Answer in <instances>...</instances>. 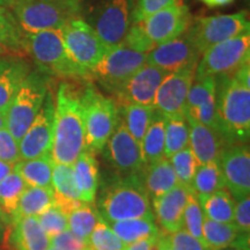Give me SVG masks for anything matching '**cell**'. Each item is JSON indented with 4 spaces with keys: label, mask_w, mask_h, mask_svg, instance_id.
Here are the masks:
<instances>
[{
    "label": "cell",
    "mask_w": 250,
    "mask_h": 250,
    "mask_svg": "<svg viewBox=\"0 0 250 250\" xmlns=\"http://www.w3.org/2000/svg\"><path fill=\"white\" fill-rule=\"evenodd\" d=\"M85 89L62 83L55 100L51 155L54 164L73 165L85 151Z\"/></svg>",
    "instance_id": "6da1fadb"
},
{
    "label": "cell",
    "mask_w": 250,
    "mask_h": 250,
    "mask_svg": "<svg viewBox=\"0 0 250 250\" xmlns=\"http://www.w3.org/2000/svg\"><path fill=\"white\" fill-rule=\"evenodd\" d=\"M214 78L219 133L232 145L246 144L250 136V87L234 74Z\"/></svg>",
    "instance_id": "7a4b0ae2"
},
{
    "label": "cell",
    "mask_w": 250,
    "mask_h": 250,
    "mask_svg": "<svg viewBox=\"0 0 250 250\" xmlns=\"http://www.w3.org/2000/svg\"><path fill=\"white\" fill-rule=\"evenodd\" d=\"M100 215L105 223L154 217L151 199L140 179L120 180L103 193L99 203Z\"/></svg>",
    "instance_id": "3957f363"
},
{
    "label": "cell",
    "mask_w": 250,
    "mask_h": 250,
    "mask_svg": "<svg viewBox=\"0 0 250 250\" xmlns=\"http://www.w3.org/2000/svg\"><path fill=\"white\" fill-rule=\"evenodd\" d=\"M24 49L39 71L46 76L80 78L81 72L68 57L62 29H50L24 36Z\"/></svg>",
    "instance_id": "277c9868"
},
{
    "label": "cell",
    "mask_w": 250,
    "mask_h": 250,
    "mask_svg": "<svg viewBox=\"0 0 250 250\" xmlns=\"http://www.w3.org/2000/svg\"><path fill=\"white\" fill-rule=\"evenodd\" d=\"M48 92L49 76L35 71L30 72L15 94L6 111V129L18 142L35 120Z\"/></svg>",
    "instance_id": "5b68a950"
},
{
    "label": "cell",
    "mask_w": 250,
    "mask_h": 250,
    "mask_svg": "<svg viewBox=\"0 0 250 250\" xmlns=\"http://www.w3.org/2000/svg\"><path fill=\"white\" fill-rule=\"evenodd\" d=\"M85 101V149L98 154L104 151L109 138L116 129L120 116L114 99L87 86Z\"/></svg>",
    "instance_id": "8992f818"
},
{
    "label": "cell",
    "mask_w": 250,
    "mask_h": 250,
    "mask_svg": "<svg viewBox=\"0 0 250 250\" xmlns=\"http://www.w3.org/2000/svg\"><path fill=\"white\" fill-rule=\"evenodd\" d=\"M79 9L58 0H19L13 7L15 21L27 35L62 29L68 21L76 19Z\"/></svg>",
    "instance_id": "52a82bcc"
},
{
    "label": "cell",
    "mask_w": 250,
    "mask_h": 250,
    "mask_svg": "<svg viewBox=\"0 0 250 250\" xmlns=\"http://www.w3.org/2000/svg\"><path fill=\"white\" fill-rule=\"evenodd\" d=\"M250 58V34H242L215 44L202 54L197 62L195 80L205 77L234 74Z\"/></svg>",
    "instance_id": "ba28073f"
},
{
    "label": "cell",
    "mask_w": 250,
    "mask_h": 250,
    "mask_svg": "<svg viewBox=\"0 0 250 250\" xmlns=\"http://www.w3.org/2000/svg\"><path fill=\"white\" fill-rule=\"evenodd\" d=\"M62 29L68 57L83 77H87L108 48L92 26L80 19H72Z\"/></svg>",
    "instance_id": "9c48e42d"
},
{
    "label": "cell",
    "mask_w": 250,
    "mask_h": 250,
    "mask_svg": "<svg viewBox=\"0 0 250 250\" xmlns=\"http://www.w3.org/2000/svg\"><path fill=\"white\" fill-rule=\"evenodd\" d=\"M147 54L123 44L109 48L88 76L109 92L116 93L131 77L146 64Z\"/></svg>",
    "instance_id": "30bf717a"
},
{
    "label": "cell",
    "mask_w": 250,
    "mask_h": 250,
    "mask_svg": "<svg viewBox=\"0 0 250 250\" xmlns=\"http://www.w3.org/2000/svg\"><path fill=\"white\" fill-rule=\"evenodd\" d=\"M246 12L199 18L188 28L187 34L203 54L205 50L233 37L250 31Z\"/></svg>",
    "instance_id": "8fae6325"
},
{
    "label": "cell",
    "mask_w": 250,
    "mask_h": 250,
    "mask_svg": "<svg viewBox=\"0 0 250 250\" xmlns=\"http://www.w3.org/2000/svg\"><path fill=\"white\" fill-rule=\"evenodd\" d=\"M133 0H103L89 24L107 48L123 42L132 24Z\"/></svg>",
    "instance_id": "7c38bea8"
},
{
    "label": "cell",
    "mask_w": 250,
    "mask_h": 250,
    "mask_svg": "<svg viewBox=\"0 0 250 250\" xmlns=\"http://www.w3.org/2000/svg\"><path fill=\"white\" fill-rule=\"evenodd\" d=\"M104 148L109 161L117 170L121 180L140 179L146 167L142 147L140 144L131 136L122 120L118 121L116 129Z\"/></svg>",
    "instance_id": "4fadbf2b"
},
{
    "label": "cell",
    "mask_w": 250,
    "mask_h": 250,
    "mask_svg": "<svg viewBox=\"0 0 250 250\" xmlns=\"http://www.w3.org/2000/svg\"><path fill=\"white\" fill-rule=\"evenodd\" d=\"M54 126L55 99L49 90L35 120L19 142L21 160L50 155L54 139Z\"/></svg>",
    "instance_id": "5bb4252c"
},
{
    "label": "cell",
    "mask_w": 250,
    "mask_h": 250,
    "mask_svg": "<svg viewBox=\"0 0 250 250\" xmlns=\"http://www.w3.org/2000/svg\"><path fill=\"white\" fill-rule=\"evenodd\" d=\"M138 22L153 44L160 45L177 39L188 30L190 27L189 8L179 0Z\"/></svg>",
    "instance_id": "9a60e30c"
},
{
    "label": "cell",
    "mask_w": 250,
    "mask_h": 250,
    "mask_svg": "<svg viewBox=\"0 0 250 250\" xmlns=\"http://www.w3.org/2000/svg\"><path fill=\"white\" fill-rule=\"evenodd\" d=\"M219 165L228 192L234 201L250 196V152L245 144H233L221 151Z\"/></svg>",
    "instance_id": "2e32d148"
},
{
    "label": "cell",
    "mask_w": 250,
    "mask_h": 250,
    "mask_svg": "<svg viewBox=\"0 0 250 250\" xmlns=\"http://www.w3.org/2000/svg\"><path fill=\"white\" fill-rule=\"evenodd\" d=\"M202 54L186 33L169 42L156 45L147 54L146 62L170 73L187 66L197 65Z\"/></svg>",
    "instance_id": "e0dca14e"
},
{
    "label": "cell",
    "mask_w": 250,
    "mask_h": 250,
    "mask_svg": "<svg viewBox=\"0 0 250 250\" xmlns=\"http://www.w3.org/2000/svg\"><path fill=\"white\" fill-rule=\"evenodd\" d=\"M196 66L197 65L187 66L170 72L165 77L156 92L155 109L166 115L182 114L188 93L195 80Z\"/></svg>",
    "instance_id": "ac0fdd59"
},
{
    "label": "cell",
    "mask_w": 250,
    "mask_h": 250,
    "mask_svg": "<svg viewBox=\"0 0 250 250\" xmlns=\"http://www.w3.org/2000/svg\"><path fill=\"white\" fill-rule=\"evenodd\" d=\"M167 74L166 71L146 62L115 94L123 104L134 103L154 107L156 92Z\"/></svg>",
    "instance_id": "d6986e66"
},
{
    "label": "cell",
    "mask_w": 250,
    "mask_h": 250,
    "mask_svg": "<svg viewBox=\"0 0 250 250\" xmlns=\"http://www.w3.org/2000/svg\"><path fill=\"white\" fill-rule=\"evenodd\" d=\"M189 192L190 190L179 183L169 191L152 199L153 214L166 233L170 234L184 229V210Z\"/></svg>",
    "instance_id": "ffe728a7"
},
{
    "label": "cell",
    "mask_w": 250,
    "mask_h": 250,
    "mask_svg": "<svg viewBox=\"0 0 250 250\" xmlns=\"http://www.w3.org/2000/svg\"><path fill=\"white\" fill-rule=\"evenodd\" d=\"M189 126V146L199 165L219 161L224 138L217 131L199 123L190 116H184Z\"/></svg>",
    "instance_id": "44dd1931"
},
{
    "label": "cell",
    "mask_w": 250,
    "mask_h": 250,
    "mask_svg": "<svg viewBox=\"0 0 250 250\" xmlns=\"http://www.w3.org/2000/svg\"><path fill=\"white\" fill-rule=\"evenodd\" d=\"M30 72L29 62L22 58H0V111L6 114L15 94Z\"/></svg>",
    "instance_id": "7402d4cb"
},
{
    "label": "cell",
    "mask_w": 250,
    "mask_h": 250,
    "mask_svg": "<svg viewBox=\"0 0 250 250\" xmlns=\"http://www.w3.org/2000/svg\"><path fill=\"white\" fill-rule=\"evenodd\" d=\"M52 190L55 193V204L66 215L83 203L80 201L72 165H54Z\"/></svg>",
    "instance_id": "603a6c76"
},
{
    "label": "cell",
    "mask_w": 250,
    "mask_h": 250,
    "mask_svg": "<svg viewBox=\"0 0 250 250\" xmlns=\"http://www.w3.org/2000/svg\"><path fill=\"white\" fill-rule=\"evenodd\" d=\"M72 167L80 201L94 204L99 187V165L95 154L85 149Z\"/></svg>",
    "instance_id": "cb8c5ba5"
},
{
    "label": "cell",
    "mask_w": 250,
    "mask_h": 250,
    "mask_svg": "<svg viewBox=\"0 0 250 250\" xmlns=\"http://www.w3.org/2000/svg\"><path fill=\"white\" fill-rule=\"evenodd\" d=\"M143 176V186L149 199L158 198L179 184L173 166L167 158L146 165Z\"/></svg>",
    "instance_id": "d4e9b609"
},
{
    "label": "cell",
    "mask_w": 250,
    "mask_h": 250,
    "mask_svg": "<svg viewBox=\"0 0 250 250\" xmlns=\"http://www.w3.org/2000/svg\"><path fill=\"white\" fill-rule=\"evenodd\" d=\"M13 242L18 250H48L50 239L36 217L14 219Z\"/></svg>",
    "instance_id": "484cf974"
},
{
    "label": "cell",
    "mask_w": 250,
    "mask_h": 250,
    "mask_svg": "<svg viewBox=\"0 0 250 250\" xmlns=\"http://www.w3.org/2000/svg\"><path fill=\"white\" fill-rule=\"evenodd\" d=\"M54 161L51 155L30 160H20L14 165V171L21 176L28 187L52 188Z\"/></svg>",
    "instance_id": "4316f807"
},
{
    "label": "cell",
    "mask_w": 250,
    "mask_h": 250,
    "mask_svg": "<svg viewBox=\"0 0 250 250\" xmlns=\"http://www.w3.org/2000/svg\"><path fill=\"white\" fill-rule=\"evenodd\" d=\"M165 114L155 109L145 136L140 143L146 165L165 158Z\"/></svg>",
    "instance_id": "83f0119b"
},
{
    "label": "cell",
    "mask_w": 250,
    "mask_h": 250,
    "mask_svg": "<svg viewBox=\"0 0 250 250\" xmlns=\"http://www.w3.org/2000/svg\"><path fill=\"white\" fill-rule=\"evenodd\" d=\"M108 225L125 245H131V243L140 241V240L160 234V230L155 224L154 217L114 221Z\"/></svg>",
    "instance_id": "f1b7e54d"
},
{
    "label": "cell",
    "mask_w": 250,
    "mask_h": 250,
    "mask_svg": "<svg viewBox=\"0 0 250 250\" xmlns=\"http://www.w3.org/2000/svg\"><path fill=\"white\" fill-rule=\"evenodd\" d=\"M206 218L218 223H234L235 201L227 190H218L205 196H197Z\"/></svg>",
    "instance_id": "f546056e"
},
{
    "label": "cell",
    "mask_w": 250,
    "mask_h": 250,
    "mask_svg": "<svg viewBox=\"0 0 250 250\" xmlns=\"http://www.w3.org/2000/svg\"><path fill=\"white\" fill-rule=\"evenodd\" d=\"M55 204L52 188L27 187L19 202L13 219L22 217H37Z\"/></svg>",
    "instance_id": "4dcf8cb0"
},
{
    "label": "cell",
    "mask_w": 250,
    "mask_h": 250,
    "mask_svg": "<svg viewBox=\"0 0 250 250\" xmlns=\"http://www.w3.org/2000/svg\"><path fill=\"white\" fill-rule=\"evenodd\" d=\"M165 158L189 146V126L182 114H165Z\"/></svg>",
    "instance_id": "1f68e13d"
},
{
    "label": "cell",
    "mask_w": 250,
    "mask_h": 250,
    "mask_svg": "<svg viewBox=\"0 0 250 250\" xmlns=\"http://www.w3.org/2000/svg\"><path fill=\"white\" fill-rule=\"evenodd\" d=\"M241 233L234 223H218L204 217L203 239L208 250H221L229 248Z\"/></svg>",
    "instance_id": "d6a6232c"
},
{
    "label": "cell",
    "mask_w": 250,
    "mask_h": 250,
    "mask_svg": "<svg viewBox=\"0 0 250 250\" xmlns=\"http://www.w3.org/2000/svg\"><path fill=\"white\" fill-rule=\"evenodd\" d=\"M155 108L153 105L134 104V103H124L122 105L123 121L131 136L139 144L145 136L149 124H151Z\"/></svg>",
    "instance_id": "836d02e7"
},
{
    "label": "cell",
    "mask_w": 250,
    "mask_h": 250,
    "mask_svg": "<svg viewBox=\"0 0 250 250\" xmlns=\"http://www.w3.org/2000/svg\"><path fill=\"white\" fill-rule=\"evenodd\" d=\"M226 188L219 161L199 165L192 181V191L196 196H205Z\"/></svg>",
    "instance_id": "e575fe53"
},
{
    "label": "cell",
    "mask_w": 250,
    "mask_h": 250,
    "mask_svg": "<svg viewBox=\"0 0 250 250\" xmlns=\"http://www.w3.org/2000/svg\"><path fill=\"white\" fill-rule=\"evenodd\" d=\"M100 213L94 204L83 203L67 215V227L74 235L88 243V239L96 226Z\"/></svg>",
    "instance_id": "d590c367"
},
{
    "label": "cell",
    "mask_w": 250,
    "mask_h": 250,
    "mask_svg": "<svg viewBox=\"0 0 250 250\" xmlns=\"http://www.w3.org/2000/svg\"><path fill=\"white\" fill-rule=\"evenodd\" d=\"M27 187L26 182L14 170L0 181V208L4 214L13 217Z\"/></svg>",
    "instance_id": "8d00e7d4"
},
{
    "label": "cell",
    "mask_w": 250,
    "mask_h": 250,
    "mask_svg": "<svg viewBox=\"0 0 250 250\" xmlns=\"http://www.w3.org/2000/svg\"><path fill=\"white\" fill-rule=\"evenodd\" d=\"M0 44L9 52H23L24 36L8 9L0 7Z\"/></svg>",
    "instance_id": "74e56055"
},
{
    "label": "cell",
    "mask_w": 250,
    "mask_h": 250,
    "mask_svg": "<svg viewBox=\"0 0 250 250\" xmlns=\"http://www.w3.org/2000/svg\"><path fill=\"white\" fill-rule=\"evenodd\" d=\"M169 161L173 166V169L179 183L184 188H187L188 190L192 191L193 176H195L199 164L195 155H193L190 146L183 148L182 151L175 153L173 156L169 158Z\"/></svg>",
    "instance_id": "f35d334b"
},
{
    "label": "cell",
    "mask_w": 250,
    "mask_h": 250,
    "mask_svg": "<svg viewBox=\"0 0 250 250\" xmlns=\"http://www.w3.org/2000/svg\"><path fill=\"white\" fill-rule=\"evenodd\" d=\"M126 246L100 215L98 224L88 239V248L92 250H125Z\"/></svg>",
    "instance_id": "ab89813d"
},
{
    "label": "cell",
    "mask_w": 250,
    "mask_h": 250,
    "mask_svg": "<svg viewBox=\"0 0 250 250\" xmlns=\"http://www.w3.org/2000/svg\"><path fill=\"white\" fill-rule=\"evenodd\" d=\"M215 88H217V83H215L214 77H205L202 79L193 80L188 93L183 111L193 110L208 99L214 98Z\"/></svg>",
    "instance_id": "60d3db41"
},
{
    "label": "cell",
    "mask_w": 250,
    "mask_h": 250,
    "mask_svg": "<svg viewBox=\"0 0 250 250\" xmlns=\"http://www.w3.org/2000/svg\"><path fill=\"white\" fill-rule=\"evenodd\" d=\"M204 217L205 215L203 213L197 196L193 191H190L188 193L186 210H184V229L195 236L197 240H199L203 245H204V239H203Z\"/></svg>",
    "instance_id": "b9f144b4"
},
{
    "label": "cell",
    "mask_w": 250,
    "mask_h": 250,
    "mask_svg": "<svg viewBox=\"0 0 250 250\" xmlns=\"http://www.w3.org/2000/svg\"><path fill=\"white\" fill-rule=\"evenodd\" d=\"M37 220L46 235L50 237L57 235L67 229V215L57 205L54 204L43 213L37 215Z\"/></svg>",
    "instance_id": "7bdbcfd3"
},
{
    "label": "cell",
    "mask_w": 250,
    "mask_h": 250,
    "mask_svg": "<svg viewBox=\"0 0 250 250\" xmlns=\"http://www.w3.org/2000/svg\"><path fill=\"white\" fill-rule=\"evenodd\" d=\"M127 48L136 50L138 52H143V54H148L152 49L155 48L148 37L144 33L143 27L140 22H132L131 24L129 31L125 35L123 42L121 43Z\"/></svg>",
    "instance_id": "ee69618b"
},
{
    "label": "cell",
    "mask_w": 250,
    "mask_h": 250,
    "mask_svg": "<svg viewBox=\"0 0 250 250\" xmlns=\"http://www.w3.org/2000/svg\"><path fill=\"white\" fill-rule=\"evenodd\" d=\"M0 160L11 165L21 160L19 142L6 127L0 130Z\"/></svg>",
    "instance_id": "f6af8a7d"
},
{
    "label": "cell",
    "mask_w": 250,
    "mask_h": 250,
    "mask_svg": "<svg viewBox=\"0 0 250 250\" xmlns=\"http://www.w3.org/2000/svg\"><path fill=\"white\" fill-rule=\"evenodd\" d=\"M177 1L179 0H138L133 8L132 22L145 20L149 15L154 14Z\"/></svg>",
    "instance_id": "bcb514c9"
},
{
    "label": "cell",
    "mask_w": 250,
    "mask_h": 250,
    "mask_svg": "<svg viewBox=\"0 0 250 250\" xmlns=\"http://www.w3.org/2000/svg\"><path fill=\"white\" fill-rule=\"evenodd\" d=\"M168 241L173 250H208L203 243L192 236L188 230L181 229L168 234Z\"/></svg>",
    "instance_id": "7dc6e473"
},
{
    "label": "cell",
    "mask_w": 250,
    "mask_h": 250,
    "mask_svg": "<svg viewBox=\"0 0 250 250\" xmlns=\"http://www.w3.org/2000/svg\"><path fill=\"white\" fill-rule=\"evenodd\" d=\"M50 246L61 250H87L88 243L74 235L70 229L50 237Z\"/></svg>",
    "instance_id": "c3c4849f"
},
{
    "label": "cell",
    "mask_w": 250,
    "mask_h": 250,
    "mask_svg": "<svg viewBox=\"0 0 250 250\" xmlns=\"http://www.w3.org/2000/svg\"><path fill=\"white\" fill-rule=\"evenodd\" d=\"M234 224L241 233L250 232V196L235 202Z\"/></svg>",
    "instance_id": "681fc988"
},
{
    "label": "cell",
    "mask_w": 250,
    "mask_h": 250,
    "mask_svg": "<svg viewBox=\"0 0 250 250\" xmlns=\"http://www.w3.org/2000/svg\"><path fill=\"white\" fill-rule=\"evenodd\" d=\"M159 235L147 237V239L140 240V241L127 245L125 250H156V241H158Z\"/></svg>",
    "instance_id": "f907efd6"
},
{
    "label": "cell",
    "mask_w": 250,
    "mask_h": 250,
    "mask_svg": "<svg viewBox=\"0 0 250 250\" xmlns=\"http://www.w3.org/2000/svg\"><path fill=\"white\" fill-rule=\"evenodd\" d=\"M156 250H173L169 245V241H168L167 233H160L158 241H156Z\"/></svg>",
    "instance_id": "816d5d0a"
},
{
    "label": "cell",
    "mask_w": 250,
    "mask_h": 250,
    "mask_svg": "<svg viewBox=\"0 0 250 250\" xmlns=\"http://www.w3.org/2000/svg\"><path fill=\"white\" fill-rule=\"evenodd\" d=\"M14 170V165L7 164V162L0 160V181H2L7 176L8 174H11Z\"/></svg>",
    "instance_id": "f5cc1de1"
},
{
    "label": "cell",
    "mask_w": 250,
    "mask_h": 250,
    "mask_svg": "<svg viewBox=\"0 0 250 250\" xmlns=\"http://www.w3.org/2000/svg\"><path fill=\"white\" fill-rule=\"evenodd\" d=\"M201 1L208 7H220V6L229 5L234 0H201Z\"/></svg>",
    "instance_id": "db71d44e"
},
{
    "label": "cell",
    "mask_w": 250,
    "mask_h": 250,
    "mask_svg": "<svg viewBox=\"0 0 250 250\" xmlns=\"http://www.w3.org/2000/svg\"><path fill=\"white\" fill-rule=\"evenodd\" d=\"M19 0H0V7L8 9V8H13L14 5L17 4Z\"/></svg>",
    "instance_id": "11a10c76"
},
{
    "label": "cell",
    "mask_w": 250,
    "mask_h": 250,
    "mask_svg": "<svg viewBox=\"0 0 250 250\" xmlns=\"http://www.w3.org/2000/svg\"><path fill=\"white\" fill-rule=\"evenodd\" d=\"M58 1L64 2V4H66V5L73 6V7L80 8V2L83 1V0H58Z\"/></svg>",
    "instance_id": "9f6ffc18"
},
{
    "label": "cell",
    "mask_w": 250,
    "mask_h": 250,
    "mask_svg": "<svg viewBox=\"0 0 250 250\" xmlns=\"http://www.w3.org/2000/svg\"><path fill=\"white\" fill-rule=\"evenodd\" d=\"M6 127V114L5 112L0 111V130L5 129Z\"/></svg>",
    "instance_id": "6f0895ef"
},
{
    "label": "cell",
    "mask_w": 250,
    "mask_h": 250,
    "mask_svg": "<svg viewBox=\"0 0 250 250\" xmlns=\"http://www.w3.org/2000/svg\"><path fill=\"white\" fill-rule=\"evenodd\" d=\"M6 52H9V51H8L7 49L5 48L4 45H1V44H0V55H4V54H6Z\"/></svg>",
    "instance_id": "680465c9"
},
{
    "label": "cell",
    "mask_w": 250,
    "mask_h": 250,
    "mask_svg": "<svg viewBox=\"0 0 250 250\" xmlns=\"http://www.w3.org/2000/svg\"><path fill=\"white\" fill-rule=\"evenodd\" d=\"M2 234H4V226H2L1 221H0V239H1Z\"/></svg>",
    "instance_id": "91938a15"
},
{
    "label": "cell",
    "mask_w": 250,
    "mask_h": 250,
    "mask_svg": "<svg viewBox=\"0 0 250 250\" xmlns=\"http://www.w3.org/2000/svg\"><path fill=\"white\" fill-rule=\"evenodd\" d=\"M2 217H4V212H2V210H1V208H0V219H1Z\"/></svg>",
    "instance_id": "94428289"
},
{
    "label": "cell",
    "mask_w": 250,
    "mask_h": 250,
    "mask_svg": "<svg viewBox=\"0 0 250 250\" xmlns=\"http://www.w3.org/2000/svg\"><path fill=\"white\" fill-rule=\"evenodd\" d=\"M48 250H61V249H57V248H54V247H51L50 246L49 248H48Z\"/></svg>",
    "instance_id": "6125c7cd"
},
{
    "label": "cell",
    "mask_w": 250,
    "mask_h": 250,
    "mask_svg": "<svg viewBox=\"0 0 250 250\" xmlns=\"http://www.w3.org/2000/svg\"><path fill=\"white\" fill-rule=\"evenodd\" d=\"M221 250H239V249H235V248H226V249H221Z\"/></svg>",
    "instance_id": "be15d7a7"
},
{
    "label": "cell",
    "mask_w": 250,
    "mask_h": 250,
    "mask_svg": "<svg viewBox=\"0 0 250 250\" xmlns=\"http://www.w3.org/2000/svg\"><path fill=\"white\" fill-rule=\"evenodd\" d=\"M87 250H92V249H89V248H88V249H87Z\"/></svg>",
    "instance_id": "e7e4bbea"
}]
</instances>
